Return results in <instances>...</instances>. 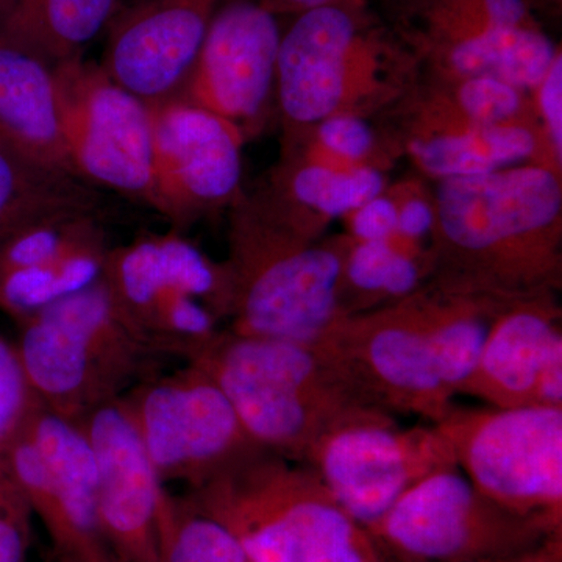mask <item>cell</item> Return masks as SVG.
Returning <instances> with one entry per match:
<instances>
[{"mask_svg": "<svg viewBox=\"0 0 562 562\" xmlns=\"http://www.w3.org/2000/svg\"><path fill=\"white\" fill-rule=\"evenodd\" d=\"M430 280L505 303L562 290V173L520 165L431 181Z\"/></svg>", "mask_w": 562, "mask_h": 562, "instance_id": "obj_1", "label": "cell"}, {"mask_svg": "<svg viewBox=\"0 0 562 562\" xmlns=\"http://www.w3.org/2000/svg\"><path fill=\"white\" fill-rule=\"evenodd\" d=\"M505 306L427 281L402 301L344 316L314 346L384 412L438 424Z\"/></svg>", "mask_w": 562, "mask_h": 562, "instance_id": "obj_2", "label": "cell"}, {"mask_svg": "<svg viewBox=\"0 0 562 562\" xmlns=\"http://www.w3.org/2000/svg\"><path fill=\"white\" fill-rule=\"evenodd\" d=\"M291 18L277 58L281 138L333 116L376 120L419 76V61L375 3L346 0Z\"/></svg>", "mask_w": 562, "mask_h": 562, "instance_id": "obj_3", "label": "cell"}, {"mask_svg": "<svg viewBox=\"0 0 562 562\" xmlns=\"http://www.w3.org/2000/svg\"><path fill=\"white\" fill-rule=\"evenodd\" d=\"M190 362L227 395L251 441L302 464L331 432L360 422L397 419L369 401L313 344L225 328Z\"/></svg>", "mask_w": 562, "mask_h": 562, "instance_id": "obj_4", "label": "cell"}, {"mask_svg": "<svg viewBox=\"0 0 562 562\" xmlns=\"http://www.w3.org/2000/svg\"><path fill=\"white\" fill-rule=\"evenodd\" d=\"M183 497L250 562H391L313 469L255 447Z\"/></svg>", "mask_w": 562, "mask_h": 562, "instance_id": "obj_5", "label": "cell"}, {"mask_svg": "<svg viewBox=\"0 0 562 562\" xmlns=\"http://www.w3.org/2000/svg\"><path fill=\"white\" fill-rule=\"evenodd\" d=\"M347 235L313 239L269 213L251 192L228 210L232 310L227 330L316 344L342 319L338 288Z\"/></svg>", "mask_w": 562, "mask_h": 562, "instance_id": "obj_6", "label": "cell"}, {"mask_svg": "<svg viewBox=\"0 0 562 562\" xmlns=\"http://www.w3.org/2000/svg\"><path fill=\"white\" fill-rule=\"evenodd\" d=\"M16 327L14 347L33 398L74 424L172 361L133 327L103 279Z\"/></svg>", "mask_w": 562, "mask_h": 562, "instance_id": "obj_7", "label": "cell"}, {"mask_svg": "<svg viewBox=\"0 0 562 562\" xmlns=\"http://www.w3.org/2000/svg\"><path fill=\"white\" fill-rule=\"evenodd\" d=\"M102 279L133 327L171 360L198 358L231 319L227 265L179 231L111 247Z\"/></svg>", "mask_w": 562, "mask_h": 562, "instance_id": "obj_8", "label": "cell"}, {"mask_svg": "<svg viewBox=\"0 0 562 562\" xmlns=\"http://www.w3.org/2000/svg\"><path fill=\"white\" fill-rule=\"evenodd\" d=\"M419 61L450 77L501 81L531 92L561 54L532 0H376Z\"/></svg>", "mask_w": 562, "mask_h": 562, "instance_id": "obj_9", "label": "cell"}, {"mask_svg": "<svg viewBox=\"0 0 562 562\" xmlns=\"http://www.w3.org/2000/svg\"><path fill=\"white\" fill-rule=\"evenodd\" d=\"M439 427L469 482L509 512L562 530V406L461 408Z\"/></svg>", "mask_w": 562, "mask_h": 562, "instance_id": "obj_10", "label": "cell"}, {"mask_svg": "<svg viewBox=\"0 0 562 562\" xmlns=\"http://www.w3.org/2000/svg\"><path fill=\"white\" fill-rule=\"evenodd\" d=\"M368 530L391 562L501 560L562 535L491 501L458 468L414 484Z\"/></svg>", "mask_w": 562, "mask_h": 562, "instance_id": "obj_11", "label": "cell"}, {"mask_svg": "<svg viewBox=\"0 0 562 562\" xmlns=\"http://www.w3.org/2000/svg\"><path fill=\"white\" fill-rule=\"evenodd\" d=\"M63 143L74 176L157 211L150 103L116 83L101 65L76 58L55 66Z\"/></svg>", "mask_w": 562, "mask_h": 562, "instance_id": "obj_12", "label": "cell"}, {"mask_svg": "<svg viewBox=\"0 0 562 562\" xmlns=\"http://www.w3.org/2000/svg\"><path fill=\"white\" fill-rule=\"evenodd\" d=\"M121 402L162 486H201L258 447L227 395L194 362L151 376Z\"/></svg>", "mask_w": 562, "mask_h": 562, "instance_id": "obj_13", "label": "cell"}, {"mask_svg": "<svg viewBox=\"0 0 562 562\" xmlns=\"http://www.w3.org/2000/svg\"><path fill=\"white\" fill-rule=\"evenodd\" d=\"M3 447L46 531L49 562H117L103 535L94 458L79 425L35 402Z\"/></svg>", "mask_w": 562, "mask_h": 562, "instance_id": "obj_14", "label": "cell"}, {"mask_svg": "<svg viewBox=\"0 0 562 562\" xmlns=\"http://www.w3.org/2000/svg\"><path fill=\"white\" fill-rule=\"evenodd\" d=\"M303 464L366 528L414 484L457 468L452 443L438 424L403 428L397 419L360 422L331 432Z\"/></svg>", "mask_w": 562, "mask_h": 562, "instance_id": "obj_15", "label": "cell"}, {"mask_svg": "<svg viewBox=\"0 0 562 562\" xmlns=\"http://www.w3.org/2000/svg\"><path fill=\"white\" fill-rule=\"evenodd\" d=\"M280 18L260 0H228L176 98L221 117L246 143L258 138L277 114Z\"/></svg>", "mask_w": 562, "mask_h": 562, "instance_id": "obj_16", "label": "cell"}, {"mask_svg": "<svg viewBox=\"0 0 562 562\" xmlns=\"http://www.w3.org/2000/svg\"><path fill=\"white\" fill-rule=\"evenodd\" d=\"M157 213L190 227L241 199L246 140L236 128L180 98L150 103Z\"/></svg>", "mask_w": 562, "mask_h": 562, "instance_id": "obj_17", "label": "cell"}, {"mask_svg": "<svg viewBox=\"0 0 562 562\" xmlns=\"http://www.w3.org/2000/svg\"><path fill=\"white\" fill-rule=\"evenodd\" d=\"M460 395L494 408L562 406L560 294L513 302L497 314Z\"/></svg>", "mask_w": 562, "mask_h": 562, "instance_id": "obj_18", "label": "cell"}, {"mask_svg": "<svg viewBox=\"0 0 562 562\" xmlns=\"http://www.w3.org/2000/svg\"><path fill=\"white\" fill-rule=\"evenodd\" d=\"M228 0H144L116 11L102 68L147 103L179 95L217 11Z\"/></svg>", "mask_w": 562, "mask_h": 562, "instance_id": "obj_19", "label": "cell"}, {"mask_svg": "<svg viewBox=\"0 0 562 562\" xmlns=\"http://www.w3.org/2000/svg\"><path fill=\"white\" fill-rule=\"evenodd\" d=\"M98 479L103 535L117 562H158L162 486L121 398L79 422Z\"/></svg>", "mask_w": 562, "mask_h": 562, "instance_id": "obj_20", "label": "cell"}, {"mask_svg": "<svg viewBox=\"0 0 562 562\" xmlns=\"http://www.w3.org/2000/svg\"><path fill=\"white\" fill-rule=\"evenodd\" d=\"M373 121L397 151L401 140L414 136L514 125L542 128L531 92L501 81L441 76L424 69L397 103Z\"/></svg>", "mask_w": 562, "mask_h": 562, "instance_id": "obj_21", "label": "cell"}, {"mask_svg": "<svg viewBox=\"0 0 562 562\" xmlns=\"http://www.w3.org/2000/svg\"><path fill=\"white\" fill-rule=\"evenodd\" d=\"M387 184L390 173L376 169L342 171L280 157L265 184L251 194L288 227L319 239L333 221L382 194Z\"/></svg>", "mask_w": 562, "mask_h": 562, "instance_id": "obj_22", "label": "cell"}, {"mask_svg": "<svg viewBox=\"0 0 562 562\" xmlns=\"http://www.w3.org/2000/svg\"><path fill=\"white\" fill-rule=\"evenodd\" d=\"M0 143L72 173L63 143L54 66L5 41H0Z\"/></svg>", "mask_w": 562, "mask_h": 562, "instance_id": "obj_23", "label": "cell"}, {"mask_svg": "<svg viewBox=\"0 0 562 562\" xmlns=\"http://www.w3.org/2000/svg\"><path fill=\"white\" fill-rule=\"evenodd\" d=\"M417 173L430 181L539 165L562 173V155L542 128L531 125L414 136L397 144Z\"/></svg>", "mask_w": 562, "mask_h": 562, "instance_id": "obj_24", "label": "cell"}, {"mask_svg": "<svg viewBox=\"0 0 562 562\" xmlns=\"http://www.w3.org/2000/svg\"><path fill=\"white\" fill-rule=\"evenodd\" d=\"M117 10L120 0H0V41L55 68L80 58Z\"/></svg>", "mask_w": 562, "mask_h": 562, "instance_id": "obj_25", "label": "cell"}, {"mask_svg": "<svg viewBox=\"0 0 562 562\" xmlns=\"http://www.w3.org/2000/svg\"><path fill=\"white\" fill-rule=\"evenodd\" d=\"M101 201L79 177L0 143V239L58 213H99Z\"/></svg>", "mask_w": 562, "mask_h": 562, "instance_id": "obj_26", "label": "cell"}, {"mask_svg": "<svg viewBox=\"0 0 562 562\" xmlns=\"http://www.w3.org/2000/svg\"><path fill=\"white\" fill-rule=\"evenodd\" d=\"M349 238V236H347ZM430 255L392 241H353L344 250L338 301L342 316L372 312L408 297L430 280Z\"/></svg>", "mask_w": 562, "mask_h": 562, "instance_id": "obj_27", "label": "cell"}, {"mask_svg": "<svg viewBox=\"0 0 562 562\" xmlns=\"http://www.w3.org/2000/svg\"><path fill=\"white\" fill-rule=\"evenodd\" d=\"M280 157L342 171L376 169L387 173L402 160L376 122L360 116L328 117L284 136Z\"/></svg>", "mask_w": 562, "mask_h": 562, "instance_id": "obj_28", "label": "cell"}, {"mask_svg": "<svg viewBox=\"0 0 562 562\" xmlns=\"http://www.w3.org/2000/svg\"><path fill=\"white\" fill-rule=\"evenodd\" d=\"M158 562L250 560L224 525L165 487L158 508Z\"/></svg>", "mask_w": 562, "mask_h": 562, "instance_id": "obj_29", "label": "cell"}, {"mask_svg": "<svg viewBox=\"0 0 562 562\" xmlns=\"http://www.w3.org/2000/svg\"><path fill=\"white\" fill-rule=\"evenodd\" d=\"M386 191L397 211V228L392 241L417 254L430 255L436 222L431 181L416 172V176L387 184Z\"/></svg>", "mask_w": 562, "mask_h": 562, "instance_id": "obj_30", "label": "cell"}, {"mask_svg": "<svg viewBox=\"0 0 562 562\" xmlns=\"http://www.w3.org/2000/svg\"><path fill=\"white\" fill-rule=\"evenodd\" d=\"M3 446H0V562H31L36 520Z\"/></svg>", "mask_w": 562, "mask_h": 562, "instance_id": "obj_31", "label": "cell"}, {"mask_svg": "<svg viewBox=\"0 0 562 562\" xmlns=\"http://www.w3.org/2000/svg\"><path fill=\"white\" fill-rule=\"evenodd\" d=\"M35 405L14 342L0 335V446Z\"/></svg>", "mask_w": 562, "mask_h": 562, "instance_id": "obj_32", "label": "cell"}, {"mask_svg": "<svg viewBox=\"0 0 562 562\" xmlns=\"http://www.w3.org/2000/svg\"><path fill=\"white\" fill-rule=\"evenodd\" d=\"M353 241H390L397 228V211L387 191L362 203L341 220Z\"/></svg>", "mask_w": 562, "mask_h": 562, "instance_id": "obj_33", "label": "cell"}, {"mask_svg": "<svg viewBox=\"0 0 562 562\" xmlns=\"http://www.w3.org/2000/svg\"><path fill=\"white\" fill-rule=\"evenodd\" d=\"M536 116L553 149L562 155V52L531 91Z\"/></svg>", "mask_w": 562, "mask_h": 562, "instance_id": "obj_34", "label": "cell"}, {"mask_svg": "<svg viewBox=\"0 0 562 562\" xmlns=\"http://www.w3.org/2000/svg\"><path fill=\"white\" fill-rule=\"evenodd\" d=\"M483 562H562V535H554L528 552Z\"/></svg>", "mask_w": 562, "mask_h": 562, "instance_id": "obj_35", "label": "cell"}, {"mask_svg": "<svg viewBox=\"0 0 562 562\" xmlns=\"http://www.w3.org/2000/svg\"><path fill=\"white\" fill-rule=\"evenodd\" d=\"M261 5L272 11L277 16H295L303 11L330 5V3L346 2V0H260ZM376 2V0H368Z\"/></svg>", "mask_w": 562, "mask_h": 562, "instance_id": "obj_36", "label": "cell"}, {"mask_svg": "<svg viewBox=\"0 0 562 562\" xmlns=\"http://www.w3.org/2000/svg\"><path fill=\"white\" fill-rule=\"evenodd\" d=\"M539 10H550L552 13H560L562 9V0H532Z\"/></svg>", "mask_w": 562, "mask_h": 562, "instance_id": "obj_37", "label": "cell"}, {"mask_svg": "<svg viewBox=\"0 0 562 562\" xmlns=\"http://www.w3.org/2000/svg\"><path fill=\"white\" fill-rule=\"evenodd\" d=\"M144 2V0H120V9L122 7L135 5V3Z\"/></svg>", "mask_w": 562, "mask_h": 562, "instance_id": "obj_38", "label": "cell"}]
</instances>
